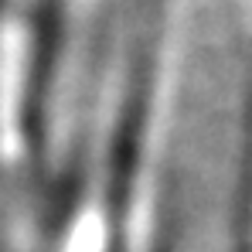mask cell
<instances>
[{"label": "cell", "mask_w": 252, "mask_h": 252, "mask_svg": "<svg viewBox=\"0 0 252 252\" xmlns=\"http://www.w3.org/2000/svg\"><path fill=\"white\" fill-rule=\"evenodd\" d=\"M239 252H252V95H249V157H246V191H242Z\"/></svg>", "instance_id": "1"}]
</instances>
